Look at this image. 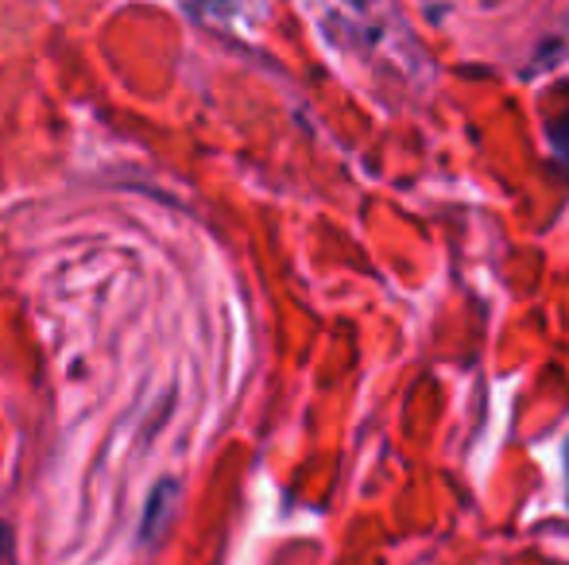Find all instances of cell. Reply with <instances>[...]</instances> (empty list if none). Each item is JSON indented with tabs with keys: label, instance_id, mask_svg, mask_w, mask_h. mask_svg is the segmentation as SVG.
Returning a JSON list of instances; mask_svg holds the SVG:
<instances>
[{
	"label": "cell",
	"instance_id": "6da1fadb",
	"mask_svg": "<svg viewBox=\"0 0 569 565\" xmlns=\"http://www.w3.org/2000/svg\"><path fill=\"white\" fill-rule=\"evenodd\" d=\"M566 468H569V450H566Z\"/></svg>",
	"mask_w": 569,
	"mask_h": 565
}]
</instances>
